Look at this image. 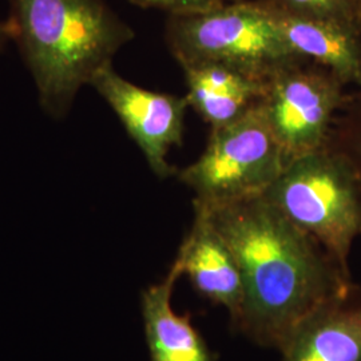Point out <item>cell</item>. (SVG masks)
Returning <instances> with one entry per match:
<instances>
[{"instance_id": "cell-1", "label": "cell", "mask_w": 361, "mask_h": 361, "mask_svg": "<svg viewBox=\"0 0 361 361\" xmlns=\"http://www.w3.org/2000/svg\"><path fill=\"white\" fill-rule=\"evenodd\" d=\"M198 205L240 267L244 301L234 329L259 347L280 352L312 312L352 285L350 273L262 194Z\"/></svg>"}, {"instance_id": "cell-2", "label": "cell", "mask_w": 361, "mask_h": 361, "mask_svg": "<svg viewBox=\"0 0 361 361\" xmlns=\"http://www.w3.org/2000/svg\"><path fill=\"white\" fill-rule=\"evenodd\" d=\"M7 23L40 106L55 119L68 114L79 89L134 38L104 0H11Z\"/></svg>"}, {"instance_id": "cell-3", "label": "cell", "mask_w": 361, "mask_h": 361, "mask_svg": "<svg viewBox=\"0 0 361 361\" xmlns=\"http://www.w3.org/2000/svg\"><path fill=\"white\" fill-rule=\"evenodd\" d=\"M262 195L349 271L361 235V182L345 157L326 143L289 162Z\"/></svg>"}, {"instance_id": "cell-4", "label": "cell", "mask_w": 361, "mask_h": 361, "mask_svg": "<svg viewBox=\"0 0 361 361\" xmlns=\"http://www.w3.org/2000/svg\"><path fill=\"white\" fill-rule=\"evenodd\" d=\"M165 39L180 67L221 63L268 78L295 56L265 0H237L202 13L169 15Z\"/></svg>"}, {"instance_id": "cell-5", "label": "cell", "mask_w": 361, "mask_h": 361, "mask_svg": "<svg viewBox=\"0 0 361 361\" xmlns=\"http://www.w3.org/2000/svg\"><path fill=\"white\" fill-rule=\"evenodd\" d=\"M286 166L284 153L259 104L221 129L207 149L177 176L194 202L214 207L265 193Z\"/></svg>"}, {"instance_id": "cell-6", "label": "cell", "mask_w": 361, "mask_h": 361, "mask_svg": "<svg viewBox=\"0 0 361 361\" xmlns=\"http://www.w3.org/2000/svg\"><path fill=\"white\" fill-rule=\"evenodd\" d=\"M345 87L334 71L298 55L267 78L259 107L286 165L326 146L336 118L348 101Z\"/></svg>"}, {"instance_id": "cell-7", "label": "cell", "mask_w": 361, "mask_h": 361, "mask_svg": "<svg viewBox=\"0 0 361 361\" xmlns=\"http://www.w3.org/2000/svg\"><path fill=\"white\" fill-rule=\"evenodd\" d=\"M145 155L158 178L178 174L166 159L169 150L183 142L185 118L190 107L186 97L146 90L121 77L113 63L102 67L91 79Z\"/></svg>"}, {"instance_id": "cell-8", "label": "cell", "mask_w": 361, "mask_h": 361, "mask_svg": "<svg viewBox=\"0 0 361 361\" xmlns=\"http://www.w3.org/2000/svg\"><path fill=\"white\" fill-rule=\"evenodd\" d=\"M193 205V225L180 244L174 264L201 296L228 310L234 328L244 301L240 267L207 210L198 204Z\"/></svg>"}, {"instance_id": "cell-9", "label": "cell", "mask_w": 361, "mask_h": 361, "mask_svg": "<svg viewBox=\"0 0 361 361\" xmlns=\"http://www.w3.org/2000/svg\"><path fill=\"white\" fill-rule=\"evenodd\" d=\"M280 353V361H361V285L312 312Z\"/></svg>"}, {"instance_id": "cell-10", "label": "cell", "mask_w": 361, "mask_h": 361, "mask_svg": "<svg viewBox=\"0 0 361 361\" xmlns=\"http://www.w3.org/2000/svg\"><path fill=\"white\" fill-rule=\"evenodd\" d=\"M188 86L186 99L210 130L221 129L257 107L267 78L221 63L180 67Z\"/></svg>"}, {"instance_id": "cell-11", "label": "cell", "mask_w": 361, "mask_h": 361, "mask_svg": "<svg viewBox=\"0 0 361 361\" xmlns=\"http://www.w3.org/2000/svg\"><path fill=\"white\" fill-rule=\"evenodd\" d=\"M180 277L173 262L165 279L141 293V312L150 361H217L188 314L173 310L171 296Z\"/></svg>"}, {"instance_id": "cell-12", "label": "cell", "mask_w": 361, "mask_h": 361, "mask_svg": "<svg viewBox=\"0 0 361 361\" xmlns=\"http://www.w3.org/2000/svg\"><path fill=\"white\" fill-rule=\"evenodd\" d=\"M268 4L290 51L325 66L347 86L361 87V31L292 15Z\"/></svg>"}, {"instance_id": "cell-13", "label": "cell", "mask_w": 361, "mask_h": 361, "mask_svg": "<svg viewBox=\"0 0 361 361\" xmlns=\"http://www.w3.org/2000/svg\"><path fill=\"white\" fill-rule=\"evenodd\" d=\"M285 13L361 31V0H267Z\"/></svg>"}, {"instance_id": "cell-14", "label": "cell", "mask_w": 361, "mask_h": 361, "mask_svg": "<svg viewBox=\"0 0 361 361\" xmlns=\"http://www.w3.org/2000/svg\"><path fill=\"white\" fill-rule=\"evenodd\" d=\"M328 145L347 158L361 182V87L349 92L347 104L336 118Z\"/></svg>"}, {"instance_id": "cell-15", "label": "cell", "mask_w": 361, "mask_h": 361, "mask_svg": "<svg viewBox=\"0 0 361 361\" xmlns=\"http://www.w3.org/2000/svg\"><path fill=\"white\" fill-rule=\"evenodd\" d=\"M134 6L141 8H155L169 15L202 13L217 8L232 0H129Z\"/></svg>"}, {"instance_id": "cell-16", "label": "cell", "mask_w": 361, "mask_h": 361, "mask_svg": "<svg viewBox=\"0 0 361 361\" xmlns=\"http://www.w3.org/2000/svg\"><path fill=\"white\" fill-rule=\"evenodd\" d=\"M11 39V30L7 22H0V50L4 49L6 43Z\"/></svg>"}]
</instances>
